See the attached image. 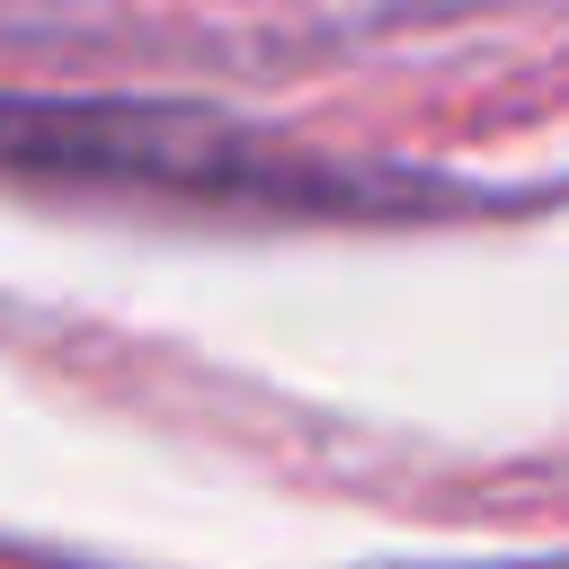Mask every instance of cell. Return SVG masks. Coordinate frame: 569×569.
Returning a JSON list of instances; mask_svg holds the SVG:
<instances>
[{
  "instance_id": "1",
  "label": "cell",
  "mask_w": 569,
  "mask_h": 569,
  "mask_svg": "<svg viewBox=\"0 0 569 569\" xmlns=\"http://www.w3.org/2000/svg\"><path fill=\"white\" fill-rule=\"evenodd\" d=\"M0 178L18 187H98L151 204H213V213H418L445 196L382 187L373 169L311 160L276 133H249L204 107L169 98H27L0 89Z\"/></svg>"
}]
</instances>
